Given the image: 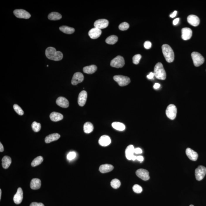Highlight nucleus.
<instances>
[{"label":"nucleus","instance_id":"31","mask_svg":"<svg viewBox=\"0 0 206 206\" xmlns=\"http://www.w3.org/2000/svg\"><path fill=\"white\" fill-rule=\"evenodd\" d=\"M113 128L118 131H122L125 129V126L121 122H115L112 123Z\"/></svg>","mask_w":206,"mask_h":206},{"label":"nucleus","instance_id":"43","mask_svg":"<svg viewBox=\"0 0 206 206\" xmlns=\"http://www.w3.org/2000/svg\"><path fill=\"white\" fill-rule=\"evenodd\" d=\"M135 153L136 154H141L142 153V151L141 149L139 148H137L135 149Z\"/></svg>","mask_w":206,"mask_h":206},{"label":"nucleus","instance_id":"11","mask_svg":"<svg viewBox=\"0 0 206 206\" xmlns=\"http://www.w3.org/2000/svg\"><path fill=\"white\" fill-rule=\"evenodd\" d=\"M84 77L83 74L80 72L74 73L72 79L71 84L73 85H76L79 83H81L84 80Z\"/></svg>","mask_w":206,"mask_h":206},{"label":"nucleus","instance_id":"13","mask_svg":"<svg viewBox=\"0 0 206 206\" xmlns=\"http://www.w3.org/2000/svg\"><path fill=\"white\" fill-rule=\"evenodd\" d=\"M23 199V191L21 188H19L17 189L16 194L14 196L13 200L14 202L16 204H20L22 202Z\"/></svg>","mask_w":206,"mask_h":206},{"label":"nucleus","instance_id":"51","mask_svg":"<svg viewBox=\"0 0 206 206\" xmlns=\"http://www.w3.org/2000/svg\"><path fill=\"white\" fill-rule=\"evenodd\" d=\"M1 196H2V190L1 189H0V200H1Z\"/></svg>","mask_w":206,"mask_h":206},{"label":"nucleus","instance_id":"44","mask_svg":"<svg viewBox=\"0 0 206 206\" xmlns=\"http://www.w3.org/2000/svg\"><path fill=\"white\" fill-rule=\"evenodd\" d=\"M154 76V73L153 72H150V74L147 76V78L148 79H151L153 78Z\"/></svg>","mask_w":206,"mask_h":206},{"label":"nucleus","instance_id":"9","mask_svg":"<svg viewBox=\"0 0 206 206\" xmlns=\"http://www.w3.org/2000/svg\"><path fill=\"white\" fill-rule=\"evenodd\" d=\"M14 14L19 18L28 19L31 17V15L27 11L23 9H16L13 11Z\"/></svg>","mask_w":206,"mask_h":206},{"label":"nucleus","instance_id":"39","mask_svg":"<svg viewBox=\"0 0 206 206\" xmlns=\"http://www.w3.org/2000/svg\"><path fill=\"white\" fill-rule=\"evenodd\" d=\"M142 57L141 55L140 54H137L135 55L132 58V61L134 64L137 65L139 63L140 60Z\"/></svg>","mask_w":206,"mask_h":206},{"label":"nucleus","instance_id":"1","mask_svg":"<svg viewBox=\"0 0 206 206\" xmlns=\"http://www.w3.org/2000/svg\"><path fill=\"white\" fill-rule=\"evenodd\" d=\"M45 55L48 59L54 61H60L62 59L63 54L60 51H57L54 47H50L45 51Z\"/></svg>","mask_w":206,"mask_h":206},{"label":"nucleus","instance_id":"8","mask_svg":"<svg viewBox=\"0 0 206 206\" xmlns=\"http://www.w3.org/2000/svg\"><path fill=\"white\" fill-rule=\"evenodd\" d=\"M206 174V168L200 165L195 170V176L197 180L200 181L204 178Z\"/></svg>","mask_w":206,"mask_h":206},{"label":"nucleus","instance_id":"22","mask_svg":"<svg viewBox=\"0 0 206 206\" xmlns=\"http://www.w3.org/2000/svg\"><path fill=\"white\" fill-rule=\"evenodd\" d=\"M30 185V188L33 190L40 189L41 185V181L37 178H34L31 180Z\"/></svg>","mask_w":206,"mask_h":206},{"label":"nucleus","instance_id":"5","mask_svg":"<svg viewBox=\"0 0 206 206\" xmlns=\"http://www.w3.org/2000/svg\"><path fill=\"white\" fill-rule=\"evenodd\" d=\"M113 79L120 86H125L129 84L131 80L129 77L122 75H116L113 77Z\"/></svg>","mask_w":206,"mask_h":206},{"label":"nucleus","instance_id":"47","mask_svg":"<svg viewBox=\"0 0 206 206\" xmlns=\"http://www.w3.org/2000/svg\"><path fill=\"white\" fill-rule=\"evenodd\" d=\"M137 159L138 161L142 162L143 161L144 157L142 156H137Z\"/></svg>","mask_w":206,"mask_h":206},{"label":"nucleus","instance_id":"20","mask_svg":"<svg viewBox=\"0 0 206 206\" xmlns=\"http://www.w3.org/2000/svg\"><path fill=\"white\" fill-rule=\"evenodd\" d=\"M111 139L109 136L107 135H103L101 136L98 141V143L101 146L106 147L108 146L110 144Z\"/></svg>","mask_w":206,"mask_h":206},{"label":"nucleus","instance_id":"16","mask_svg":"<svg viewBox=\"0 0 206 206\" xmlns=\"http://www.w3.org/2000/svg\"><path fill=\"white\" fill-rule=\"evenodd\" d=\"M193 31L191 29L188 28H184L182 29V38L183 40H188L192 37Z\"/></svg>","mask_w":206,"mask_h":206},{"label":"nucleus","instance_id":"15","mask_svg":"<svg viewBox=\"0 0 206 206\" xmlns=\"http://www.w3.org/2000/svg\"><path fill=\"white\" fill-rule=\"evenodd\" d=\"M102 34V31L101 29L94 27L91 29L88 32V35L91 38L96 39L99 38Z\"/></svg>","mask_w":206,"mask_h":206},{"label":"nucleus","instance_id":"18","mask_svg":"<svg viewBox=\"0 0 206 206\" xmlns=\"http://www.w3.org/2000/svg\"><path fill=\"white\" fill-rule=\"evenodd\" d=\"M57 104L62 108H67L69 107V102L68 100L63 97H58L56 101Z\"/></svg>","mask_w":206,"mask_h":206},{"label":"nucleus","instance_id":"30","mask_svg":"<svg viewBox=\"0 0 206 206\" xmlns=\"http://www.w3.org/2000/svg\"><path fill=\"white\" fill-rule=\"evenodd\" d=\"M84 131L86 133L89 134L93 131V125L90 122H86L84 125Z\"/></svg>","mask_w":206,"mask_h":206},{"label":"nucleus","instance_id":"19","mask_svg":"<svg viewBox=\"0 0 206 206\" xmlns=\"http://www.w3.org/2000/svg\"><path fill=\"white\" fill-rule=\"evenodd\" d=\"M185 153L188 157L192 161H195L198 160V154L191 149L189 148H187Z\"/></svg>","mask_w":206,"mask_h":206},{"label":"nucleus","instance_id":"35","mask_svg":"<svg viewBox=\"0 0 206 206\" xmlns=\"http://www.w3.org/2000/svg\"><path fill=\"white\" fill-rule=\"evenodd\" d=\"M31 127H32L33 130L35 132H38L40 131L41 127L40 124L38 123L36 121H34L33 122L32 125H31Z\"/></svg>","mask_w":206,"mask_h":206},{"label":"nucleus","instance_id":"4","mask_svg":"<svg viewBox=\"0 0 206 206\" xmlns=\"http://www.w3.org/2000/svg\"><path fill=\"white\" fill-rule=\"evenodd\" d=\"M191 56L194 65L195 67H199L204 62V57L199 53L194 52L192 53Z\"/></svg>","mask_w":206,"mask_h":206},{"label":"nucleus","instance_id":"37","mask_svg":"<svg viewBox=\"0 0 206 206\" xmlns=\"http://www.w3.org/2000/svg\"><path fill=\"white\" fill-rule=\"evenodd\" d=\"M129 27V24L126 22L122 23L119 26V28L121 31H125V30H128Z\"/></svg>","mask_w":206,"mask_h":206},{"label":"nucleus","instance_id":"49","mask_svg":"<svg viewBox=\"0 0 206 206\" xmlns=\"http://www.w3.org/2000/svg\"><path fill=\"white\" fill-rule=\"evenodd\" d=\"M4 151V148L3 145L1 142L0 143V151L1 152H2Z\"/></svg>","mask_w":206,"mask_h":206},{"label":"nucleus","instance_id":"2","mask_svg":"<svg viewBox=\"0 0 206 206\" xmlns=\"http://www.w3.org/2000/svg\"><path fill=\"white\" fill-rule=\"evenodd\" d=\"M162 52L167 62L171 63L174 60V53L170 45L165 44L162 46Z\"/></svg>","mask_w":206,"mask_h":206},{"label":"nucleus","instance_id":"33","mask_svg":"<svg viewBox=\"0 0 206 206\" xmlns=\"http://www.w3.org/2000/svg\"><path fill=\"white\" fill-rule=\"evenodd\" d=\"M43 161V158L42 156H38L34 159L32 161L31 164V166L35 167L38 166V165H40Z\"/></svg>","mask_w":206,"mask_h":206},{"label":"nucleus","instance_id":"41","mask_svg":"<svg viewBox=\"0 0 206 206\" xmlns=\"http://www.w3.org/2000/svg\"><path fill=\"white\" fill-rule=\"evenodd\" d=\"M144 47L147 49H149L151 47V43L149 41H146L144 43Z\"/></svg>","mask_w":206,"mask_h":206},{"label":"nucleus","instance_id":"21","mask_svg":"<svg viewBox=\"0 0 206 206\" xmlns=\"http://www.w3.org/2000/svg\"><path fill=\"white\" fill-rule=\"evenodd\" d=\"M135 148L133 145H130L127 147L125 150L126 158L128 160H132L135 152Z\"/></svg>","mask_w":206,"mask_h":206},{"label":"nucleus","instance_id":"38","mask_svg":"<svg viewBox=\"0 0 206 206\" xmlns=\"http://www.w3.org/2000/svg\"><path fill=\"white\" fill-rule=\"evenodd\" d=\"M133 190L135 193H137V194H139L142 191V188L140 185H138V184H135L132 188Z\"/></svg>","mask_w":206,"mask_h":206},{"label":"nucleus","instance_id":"40","mask_svg":"<svg viewBox=\"0 0 206 206\" xmlns=\"http://www.w3.org/2000/svg\"><path fill=\"white\" fill-rule=\"evenodd\" d=\"M76 153L74 151H71L68 154L67 158L68 160H71L74 159L76 157Z\"/></svg>","mask_w":206,"mask_h":206},{"label":"nucleus","instance_id":"26","mask_svg":"<svg viewBox=\"0 0 206 206\" xmlns=\"http://www.w3.org/2000/svg\"><path fill=\"white\" fill-rule=\"evenodd\" d=\"M2 166L5 169L8 168L12 163V160L10 156H5L2 158Z\"/></svg>","mask_w":206,"mask_h":206},{"label":"nucleus","instance_id":"10","mask_svg":"<svg viewBox=\"0 0 206 206\" xmlns=\"http://www.w3.org/2000/svg\"><path fill=\"white\" fill-rule=\"evenodd\" d=\"M136 174L139 178L144 181L148 180L150 179L149 171L145 169H139L136 171Z\"/></svg>","mask_w":206,"mask_h":206},{"label":"nucleus","instance_id":"28","mask_svg":"<svg viewBox=\"0 0 206 206\" xmlns=\"http://www.w3.org/2000/svg\"><path fill=\"white\" fill-rule=\"evenodd\" d=\"M59 29L62 32L67 34H72L75 31V30L73 28L69 27L67 26H62L59 28Z\"/></svg>","mask_w":206,"mask_h":206},{"label":"nucleus","instance_id":"24","mask_svg":"<svg viewBox=\"0 0 206 206\" xmlns=\"http://www.w3.org/2000/svg\"><path fill=\"white\" fill-rule=\"evenodd\" d=\"M50 118L52 121L54 122H57L63 120L64 116L60 113L54 112L50 114Z\"/></svg>","mask_w":206,"mask_h":206},{"label":"nucleus","instance_id":"25","mask_svg":"<svg viewBox=\"0 0 206 206\" xmlns=\"http://www.w3.org/2000/svg\"><path fill=\"white\" fill-rule=\"evenodd\" d=\"M113 166L110 164H104L101 165L99 167V171L102 173L109 172L113 170Z\"/></svg>","mask_w":206,"mask_h":206},{"label":"nucleus","instance_id":"50","mask_svg":"<svg viewBox=\"0 0 206 206\" xmlns=\"http://www.w3.org/2000/svg\"><path fill=\"white\" fill-rule=\"evenodd\" d=\"M136 159H137V156H135V155H134L133 157L132 158V160H133V161H135V160H136Z\"/></svg>","mask_w":206,"mask_h":206},{"label":"nucleus","instance_id":"52","mask_svg":"<svg viewBox=\"0 0 206 206\" xmlns=\"http://www.w3.org/2000/svg\"><path fill=\"white\" fill-rule=\"evenodd\" d=\"M189 206H194V205H190Z\"/></svg>","mask_w":206,"mask_h":206},{"label":"nucleus","instance_id":"48","mask_svg":"<svg viewBox=\"0 0 206 206\" xmlns=\"http://www.w3.org/2000/svg\"><path fill=\"white\" fill-rule=\"evenodd\" d=\"M160 84H159V83H155L154 85V88L155 89H158L160 87Z\"/></svg>","mask_w":206,"mask_h":206},{"label":"nucleus","instance_id":"12","mask_svg":"<svg viewBox=\"0 0 206 206\" xmlns=\"http://www.w3.org/2000/svg\"><path fill=\"white\" fill-rule=\"evenodd\" d=\"M88 94L85 91H83L79 93L78 97V103L81 107H83L86 102Z\"/></svg>","mask_w":206,"mask_h":206},{"label":"nucleus","instance_id":"32","mask_svg":"<svg viewBox=\"0 0 206 206\" xmlns=\"http://www.w3.org/2000/svg\"><path fill=\"white\" fill-rule=\"evenodd\" d=\"M118 40V38L115 35H111L107 38L105 40L106 42L109 45H113L116 43Z\"/></svg>","mask_w":206,"mask_h":206},{"label":"nucleus","instance_id":"17","mask_svg":"<svg viewBox=\"0 0 206 206\" xmlns=\"http://www.w3.org/2000/svg\"><path fill=\"white\" fill-rule=\"evenodd\" d=\"M188 22L190 25L194 26H197L199 25L200 19L198 16L194 15H191L187 18Z\"/></svg>","mask_w":206,"mask_h":206},{"label":"nucleus","instance_id":"3","mask_svg":"<svg viewBox=\"0 0 206 206\" xmlns=\"http://www.w3.org/2000/svg\"><path fill=\"white\" fill-rule=\"evenodd\" d=\"M154 76L158 79L165 80L166 78V71L164 69L163 64L159 62L155 65L154 69Z\"/></svg>","mask_w":206,"mask_h":206},{"label":"nucleus","instance_id":"42","mask_svg":"<svg viewBox=\"0 0 206 206\" xmlns=\"http://www.w3.org/2000/svg\"><path fill=\"white\" fill-rule=\"evenodd\" d=\"M30 206H45V205L42 203L33 202L31 203Z\"/></svg>","mask_w":206,"mask_h":206},{"label":"nucleus","instance_id":"7","mask_svg":"<svg viewBox=\"0 0 206 206\" xmlns=\"http://www.w3.org/2000/svg\"><path fill=\"white\" fill-rule=\"evenodd\" d=\"M125 62L123 57L120 56L116 57L111 61L110 66L116 68H122L124 66Z\"/></svg>","mask_w":206,"mask_h":206},{"label":"nucleus","instance_id":"23","mask_svg":"<svg viewBox=\"0 0 206 206\" xmlns=\"http://www.w3.org/2000/svg\"><path fill=\"white\" fill-rule=\"evenodd\" d=\"M60 137V135L58 133L50 134L45 138V141L46 143H49L53 141H56L59 139Z\"/></svg>","mask_w":206,"mask_h":206},{"label":"nucleus","instance_id":"6","mask_svg":"<svg viewBox=\"0 0 206 206\" xmlns=\"http://www.w3.org/2000/svg\"><path fill=\"white\" fill-rule=\"evenodd\" d=\"M177 110L176 107L173 104H170L168 106L166 110V114L169 119L173 120L176 116Z\"/></svg>","mask_w":206,"mask_h":206},{"label":"nucleus","instance_id":"36","mask_svg":"<svg viewBox=\"0 0 206 206\" xmlns=\"http://www.w3.org/2000/svg\"><path fill=\"white\" fill-rule=\"evenodd\" d=\"M13 108L14 110L16 111V112L18 114L20 115H23L24 114L23 110L18 105H14Z\"/></svg>","mask_w":206,"mask_h":206},{"label":"nucleus","instance_id":"34","mask_svg":"<svg viewBox=\"0 0 206 206\" xmlns=\"http://www.w3.org/2000/svg\"><path fill=\"white\" fill-rule=\"evenodd\" d=\"M110 184L111 186L114 189H117L120 186L121 182L118 179H115L111 181Z\"/></svg>","mask_w":206,"mask_h":206},{"label":"nucleus","instance_id":"14","mask_svg":"<svg viewBox=\"0 0 206 206\" xmlns=\"http://www.w3.org/2000/svg\"><path fill=\"white\" fill-rule=\"evenodd\" d=\"M109 24V22L108 20L104 19H99L96 20L94 22V26L95 27L99 29H103L106 28Z\"/></svg>","mask_w":206,"mask_h":206},{"label":"nucleus","instance_id":"46","mask_svg":"<svg viewBox=\"0 0 206 206\" xmlns=\"http://www.w3.org/2000/svg\"><path fill=\"white\" fill-rule=\"evenodd\" d=\"M177 13V11H174L171 15H170V16L171 18H174L176 16Z\"/></svg>","mask_w":206,"mask_h":206},{"label":"nucleus","instance_id":"29","mask_svg":"<svg viewBox=\"0 0 206 206\" xmlns=\"http://www.w3.org/2000/svg\"><path fill=\"white\" fill-rule=\"evenodd\" d=\"M48 18L50 20H58L62 18V16L59 13L53 12L49 14Z\"/></svg>","mask_w":206,"mask_h":206},{"label":"nucleus","instance_id":"45","mask_svg":"<svg viewBox=\"0 0 206 206\" xmlns=\"http://www.w3.org/2000/svg\"><path fill=\"white\" fill-rule=\"evenodd\" d=\"M179 18L175 19H174V21H173V24L174 25H176L178 24V23L179 22Z\"/></svg>","mask_w":206,"mask_h":206},{"label":"nucleus","instance_id":"27","mask_svg":"<svg viewBox=\"0 0 206 206\" xmlns=\"http://www.w3.org/2000/svg\"><path fill=\"white\" fill-rule=\"evenodd\" d=\"M97 70V67L95 65H91L84 67L83 71L84 73L88 74H92Z\"/></svg>","mask_w":206,"mask_h":206}]
</instances>
